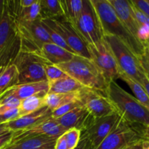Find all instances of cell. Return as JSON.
Instances as JSON below:
<instances>
[{
  "label": "cell",
  "instance_id": "obj_15",
  "mask_svg": "<svg viewBox=\"0 0 149 149\" xmlns=\"http://www.w3.org/2000/svg\"><path fill=\"white\" fill-rule=\"evenodd\" d=\"M128 31L140 41L141 25L135 18L130 1L127 0H108Z\"/></svg>",
  "mask_w": 149,
  "mask_h": 149
},
{
  "label": "cell",
  "instance_id": "obj_1",
  "mask_svg": "<svg viewBox=\"0 0 149 149\" xmlns=\"http://www.w3.org/2000/svg\"><path fill=\"white\" fill-rule=\"evenodd\" d=\"M97 15L102 34L113 36L121 41L138 59L144 55L143 44L132 36L116 15L108 0H90Z\"/></svg>",
  "mask_w": 149,
  "mask_h": 149
},
{
  "label": "cell",
  "instance_id": "obj_3",
  "mask_svg": "<svg viewBox=\"0 0 149 149\" xmlns=\"http://www.w3.org/2000/svg\"><path fill=\"white\" fill-rule=\"evenodd\" d=\"M55 65L86 88L106 93L109 84L91 60L75 55L68 62Z\"/></svg>",
  "mask_w": 149,
  "mask_h": 149
},
{
  "label": "cell",
  "instance_id": "obj_35",
  "mask_svg": "<svg viewBox=\"0 0 149 149\" xmlns=\"http://www.w3.org/2000/svg\"><path fill=\"white\" fill-rule=\"evenodd\" d=\"M20 117V112L19 109H14L9 110L4 113L0 114V124L7 123L10 121L15 120Z\"/></svg>",
  "mask_w": 149,
  "mask_h": 149
},
{
  "label": "cell",
  "instance_id": "obj_36",
  "mask_svg": "<svg viewBox=\"0 0 149 149\" xmlns=\"http://www.w3.org/2000/svg\"><path fill=\"white\" fill-rule=\"evenodd\" d=\"M130 3L131 7H132V12H133L134 15H135V18L137 19V20L138 21V23L141 25V26H144L146 27H147L149 29V18L147 16H146L142 12L140 11L138 8L135 7V6L132 4V3L131 2L130 0Z\"/></svg>",
  "mask_w": 149,
  "mask_h": 149
},
{
  "label": "cell",
  "instance_id": "obj_33",
  "mask_svg": "<svg viewBox=\"0 0 149 149\" xmlns=\"http://www.w3.org/2000/svg\"><path fill=\"white\" fill-rule=\"evenodd\" d=\"M81 131L75 128L68 130L63 134L69 149H74L78 146L81 138Z\"/></svg>",
  "mask_w": 149,
  "mask_h": 149
},
{
  "label": "cell",
  "instance_id": "obj_41",
  "mask_svg": "<svg viewBox=\"0 0 149 149\" xmlns=\"http://www.w3.org/2000/svg\"><path fill=\"white\" fill-rule=\"evenodd\" d=\"M54 149H69L63 135H61L57 138Z\"/></svg>",
  "mask_w": 149,
  "mask_h": 149
},
{
  "label": "cell",
  "instance_id": "obj_37",
  "mask_svg": "<svg viewBox=\"0 0 149 149\" xmlns=\"http://www.w3.org/2000/svg\"><path fill=\"white\" fill-rule=\"evenodd\" d=\"M130 1L149 18V0H130Z\"/></svg>",
  "mask_w": 149,
  "mask_h": 149
},
{
  "label": "cell",
  "instance_id": "obj_46",
  "mask_svg": "<svg viewBox=\"0 0 149 149\" xmlns=\"http://www.w3.org/2000/svg\"><path fill=\"white\" fill-rule=\"evenodd\" d=\"M143 135L145 141H149V125L144 127Z\"/></svg>",
  "mask_w": 149,
  "mask_h": 149
},
{
  "label": "cell",
  "instance_id": "obj_31",
  "mask_svg": "<svg viewBox=\"0 0 149 149\" xmlns=\"http://www.w3.org/2000/svg\"><path fill=\"white\" fill-rule=\"evenodd\" d=\"M21 100L10 95H1L0 97V114L9 110L19 108Z\"/></svg>",
  "mask_w": 149,
  "mask_h": 149
},
{
  "label": "cell",
  "instance_id": "obj_24",
  "mask_svg": "<svg viewBox=\"0 0 149 149\" xmlns=\"http://www.w3.org/2000/svg\"><path fill=\"white\" fill-rule=\"evenodd\" d=\"M40 20L64 18L60 0H40Z\"/></svg>",
  "mask_w": 149,
  "mask_h": 149
},
{
  "label": "cell",
  "instance_id": "obj_25",
  "mask_svg": "<svg viewBox=\"0 0 149 149\" xmlns=\"http://www.w3.org/2000/svg\"><path fill=\"white\" fill-rule=\"evenodd\" d=\"M83 0H63L61 1V7L63 11L64 19L74 24L81 15L83 9Z\"/></svg>",
  "mask_w": 149,
  "mask_h": 149
},
{
  "label": "cell",
  "instance_id": "obj_10",
  "mask_svg": "<svg viewBox=\"0 0 149 149\" xmlns=\"http://www.w3.org/2000/svg\"><path fill=\"white\" fill-rule=\"evenodd\" d=\"M41 20L56 31L76 55L90 60L87 44L81 39L71 23L64 18Z\"/></svg>",
  "mask_w": 149,
  "mask_h": 149
},
{
  "label": "cell",
  "instance_id": "obj_5",
  "mask_svg": "<svg viewBox=\"0 0 149 149\" xmlns=\"http://www.w3.org/2000/svg\"><path fill=\"white\" fill-rule=\"evenodd\" d=\"M109 45L120 73L126 74L140 83L144 72L140 60L121 42L113 36H103Z\"/></svg>",
  "mask_w": 149,
  "mask_h": 149
},
{
  "label": "cell",
  "instance_id": "obj_9",
  "mask_svg": "<svg viewBox=\"0 0 149 149\" xmlns=\"http://www.w3.org/2000/svg\"><path fill=\"white\" fill-rule=\"evenodd\" d=\"M90 60L101 72L109 84L119 79L120 71L114 57L104 39L96 45H87Z\"/></svg>",
  "mask_w": 149,
  "mask_h": 149
},
{
  "label": "cell",
  "instance_id": "obj_30",
  "mask_svg": "<svg viewBox=\"0 0 149 149\" xmlns=\"http://www.w3.org/2000/svg\"><path fill=\"white\" fill-rule=\"evenodd\" d=\"M45 73L46 76V79L49 84L68 76L57 65L47 63H45Z\"/></svg>",
  "mask_w": 149,
  "mask_h": 149
},
{
  "label": "cell",
  "instance_id": "obj_28",
  "mask_svg": "<svg viewBox=\"0 0 149 149\" xmlns=\"http://www.w3.org/2000/svg\"><path fill=\"white\" fill-rule=\"evenodd\" d=\"M119 79L123 80V81L129 86L130 88L131 89L132 93L135 95V98H136L141 104L143 105L145 107H146L149 110L148 96V95H147L146 92L145 91L144 88L143 87V86L141 85L139 82H138V81H135V79H132L131 77H128L127 75L123 74V73H120Z\"/></svg>",
  "mask_w": 149,
  "mask_h": 149
},
{
  "label": "cell",
  "instance_id": "obj_2",
  "mask_svg": "<svg viewBox=\"0 0 149 149\" xmlns=\"http://www.w3.org/2000/svg\"><path fill=\"white\" fill-rule=\"evenodd\" d=\"M105 95L113 105L118 114L125 121L133 125L148 126V109L116 81H111L108 84Z\"/></svg>",
  "mask_w": 149,
  "mask_h": 149
},
{
  "label": "cell",
  "instance_id": "obj_19",
  "mask_svg": "<svg viewBox=\"0 0 149 149\" xmlns=\"http://www.w3.org/2000/svg\"><path fill=\"white\" fill-rule=\"evenodd\" d=\"M56 140L49 136L33 137L12 143L5 149H54Z\"/></svg>",
  "mask_w": 149,
  "mask_h": 149
},
{
  "label": "cell",
  "instance_id": "obj_13",
  "mask_svg": "<svg viewBox=\"0 0 149 149\" xmlns=\"http://www.w3.org/2000/svg\"><path fill=\"white\" fill-rule=\"evenodd\" d=\"M66 131V130L58 123L56 119L50 118L31 128L13 132L10 143L22 139L39 136H49L58 138L61 135H63Z\"/></svg>",
  "mask_w": 149,
  "mask_h": 149
},
{
  "label": "cell",
  "instance_id": "obj_42",
  "mask_svg": "<svg viewBox=\"0 0 149 149\" xmlns=\"http://www.w3.org/2000/svg\"><path fill=\"white\" fill-rule=\"evenodd\" d=\"M140 84L143 86V87L144 88L145 91L146 92L147 95L148 96L149 98V79L148 77H147L146 74L145 73V71L143 74L142 77L141 78V81H140Z\"/></svg>",
  "mask_w": 149,
  "mask_h": 149
},
{
  "label": "cell",
  "instance_id": "obj_8",
  "mask_svg": "<svg viewBox=\"0 0 149 149\" xmlns=\"http://www.w3.org/2000/svg\"><path fill=\"white\" fill-rule=\"evenodd\" d=\"M83 9L75 23L71 24L87 45H96L103 39L100 24L90 0H83Z\"/></svg>",
  "mask_w": 149,
  "mask_h": 149
},
{
  "label": "cell",
  "instance_id": "obj_11",
  "mask_svg": "<svg viewBox=\"0 0 149 149\" xmlns=\"http://www.w3.org/2000/svg\"><path fill=\"white\" fill-rule=\"evenodd\" d=\"M79 101L95 119L118 113L116 109L106 95L90 88L79 92Z\"/></svg>",
  "mask_w": 149,
  "mask_h": 149
},
{
  "label": "cell",
  "instance_id": "obj_23",
  "mask_svg": "<svg viewBox=\"0 0 149 149\" xmlns=\"http://www.w3.org/2000/svg\"><path fill=\"white\" fill-rule=\"evenodd\" d=\"M16 33L14 21L4 7V12L0 18V49L10 42Z\"/></svg>",
  "mask_w": 149,
  "mask_h": 149
},
{
  "label": "cell",
  "instance_id": "obj_27",
  "mask_svg": "<svg viewBox=\"0 0 149 149\" xmlns=\"http://www.w3.org/2000/svg\"><path fill=\"white\" fill-rule=\"evenodd\" d=\"M17 71L15 65H11L0 69V96L8 89L16 85Z\"/></svg>",
  "mask_w": 149,
  "mask_h": 149
},
{
  "label": "cell",
  "instance_id": "obj_47",
  "mask_svg": "<svg viewBox=\"0 0 149 149\" xmlns=\"http://www.w3.org/2000/svg\"><path fill=\"white\" fill-rule=\"evenodd\" d=\"M4 0H0V18L1 17L4 12Z\"/></svg>",
  "mask_w": 149,
  "mask_h": 149
},
{
  "label": "cell",
  "instance_id": "obj_43",
  "mask_svg": "<svg viewBox=\"0 0 149 149\" xmlns=\"http://www.w3.org/2000/svg\"><path fill=\"white\" fill-rule=\"evenodd\" d=\"M35 1L36 0H20L19 1V3H20V6L21 8H26V7H29L32 5Z\"/></svg>",
  "mask_w": 149,
  "mask_h": 149
},
{
  "label": "cell",
  "instance_id": "obj_14",
  "mask_svg": "<svg viewBox=\"0 0 149 149\" xmlns=\"http://www.w3.org/2000/svg\"><path fill=\"white\" fill-rule=\"evenodd\" d=\"M94 119L95 118L81 105L57 119L56 121L66 130L75 128L83 132L90 126Z\"/></svg>",
  "mask_w": 149,
  "mask_h": 149
},
{
  "label": "cell",
  "instance_id": "obj_17",
  "mask_svg": "<svg viewBox=\"0 0 149 149\" xmlns=\"http://www.w3.org/2000/svg\"><path fill=\"white\" fill-rule=\"evenodd\" d=\"M48 91H49V84L47 81H42L39 82L16 84L8 89L1 95L13 96L22 100L36 95H46L47 93H48Z\"/></svg>",
  "mask_w": 149,
  "mask_h": 149
},
{
  "label": "cell",
  "instance_id": "obj_26",
  "mask_svg": "<svg viewBox=\"0 0 149 149\" xmlns=\"http://www.w3.org/2000/svg\"><path fill=\"white\" fill-rule=\"evenodd\" d=\"M46 95L39 94L22 100L19 106L20 117L30 114L45 106V96Z\"/></svg>",
  "mask_w": 149,
  "mask_h": 149
},
{
  "label": "cell",
  "instance_id": "obj_38",
  "mask_svg": "<svg viewBox=\"0 0 149 149\" xmlns=\"http://www.w3.org/2000/svg\"><path fill=\"white\" fill-rule=\"evenodd\" d=\"M13 132H9L7 133L0 135V149H5L11 143Z\"/></svg>",
  "mask_w": 149,
  "mask_h": 149
},
{
  "label": "cell",
  "instance_id": "obj_34",
  "mask_svg": "<svg viewBox=\"0 0 149 149\" xmlns=\"http://www.w3.org/2000/svg\"><path fill=\"white\" fill-rule=\"evenodd\" d=\"M80 106H81V103H80V101H74L72 102V103H69L68 104L64 105V106H61V107L58 108V109L52 111V118L55 119H58V118L68 113V112L72 111L75 108L79 107Z\"/></svg>",
  "mask_w": 149,
  "mask_h": 149
},
{
  "label": "cell",
  "instance_id": "obj_45",
  "mask_svg": "<svg viewBox=\"0 0 149 149\" xmlns=\"http://www.w3.org/2000/svg\"><path fill=\"white\" fill-rule=\"evenodd\" d=\"M142 142H138L136 143L133 144V145L130 146V147H128L127 149H142Z\"/></svg>",
  "mask_w": 149,
  "mask_h": 149
},
{
  "label": "cell",
  "instance_id": "obj_22",
  "mask_svg": "<svg viewBox=\"0 0 149 149\" xmlns=\"http://www.w3.org/2000/svg\"><path fill=\"white\" fill-rule=\"evenodd\" d=\"M85 88L74 79L67 76L49 84V93H78Z\"/></svg>",
  "mask_w": 149,
  "mask_h": 149
},
{
  "label": "cell",
  "instance_id": "obj_50",
  "mask_svg": "<svg viewBox=\"0 0 149 149\" xmlns=\"http://www.w3.org/2000/svg\"><path fill=\"white\" fill-rule=\"evenodd\" d=\"M145 73H146V74L147 77H148V79H149V72H146V71H145Z\"/></svg>",
  "mask_w": 149,
  "mask_h": 149
},
{
  "label": "cell",
  "instance_id": "obj_32",
  "mask_svg": "<svg viewBox=\"0 0 149 149\" xmlns=\"http://www.w3.org/2000/svg\"><path fill=\"white\" fill-rule=\"evenodd\" d=\"M41 21H42V20H41ZM42 24H43L44 27H45V30H46L47 32L48 35H49V39H50L51 42H52V43L55 44V45H58V46L61 47L63 48V49H65V50L68 51V52H70L71 53H73V54H74V55H76L75 52H74V51H73L72 49H71V48L68 46V45H67V44L65 43V41H64L63 39L61 37V36H60V35L58 34L56 31H55L53 29H51L49 26H48L47 25L45 24V23H44L42 21Z\"/></svg>",
  "mask_w": 149,
  "mask_h": 149
},
{
  "label": "cell",
  "instance_id": "obj_18",
  "mask_svg": "<svg viewBox=\"0 0 149 149\" xmlns=\"http://www.w3.org/2000/svg\"><path fill=\"white\" fill-rule=\"evenodd\" d=\"M36 55L41 57L46 63L52 65L68 62L77 55L51 42L44 44Z\"/></svg>",
  "mask_w": 149,
  "mask_h": 149
},
{
  "label": "cell",
  "instance_id": "obj_20",
  "mask_svg": "<svg viewBox=\"0 0 149 149\" xmlns=\"http://www.w3.org/2000/svg\"><path fill=\"white\" fill-rule=\"evenodd\" d=\"M21 51V42L17 32L10 42L0 49V69L14 63Z\"/></svg>",
  "mask_w": 149,
  "mask_h": 149
},
{
  "label": "cell",
  "instance_id": "obj_49",
  "mask_svg": "<svg viewBox=\"0 0 149 149\" xmlns=\"http://www.w3.org/2000/svg\"><path fill=\"white\" fill-rule=\"evenodd\" d=\"M144 46H145L146 49H148V50L149 51V37L146 39V41L144 42Z\"/></svg>",
  "mask_w": 149,
  "mask_h": 149
},
{
  "label": "cell",
  "instance_id": "obj_44",
  "mask_svg": "<svg viewBox=\"0 0 149 149\" xmlns=\"http://www.w3.org/2000/svg\"><path fill=\"white\" fill-rule=\"evenodd\" d=\"M11 132V131L9 130L6 123L0 124V135H4V134L7 133V132Z\"/></svg>",
  "mask_w": 149,
  "mask_h": 149
},
{
  "label": "cell",
  "instance_id": "obj_48",
  "mask_svg": "<svg viewBox=\"0 0 149 149\" xmlns=\"http://www.w3.org/2000/svg\"><path fill=\"white\" fill-rule=\"evenodd\" d=\"M142 149H149V141H143L142 142Z\"/></svg>",
  "mask_w": 149,
  "mask_h": 149
},
{
  "label": "cell",
  "instance_id": "obj_7",
  "mask_svg": "<svg viewBox=\"0 0 149 149\" xmlns=\"http://www.w3.org/2000/svg\"><path fill=\"white\" fill-rule=\"evenodd\" d=\"M45 63L36 54L20 51L13 63L17 71V84L47 81L45 73Z\"/></svg>",
  "mask_w": 149,
  "mask_h": 149
},
{
  "label": "cell",
  "instance_id": "obj_4",
  "mask_svg": "<svg viewBox=\"0 0 149 149\" xmlns=\"http://www.w3.org/2000/svg\"><path fill=\"white\" fill-rule=\"evenodd\" d=\"M144 127L131 125L120 116L113 130L96 149H127L136 143L145 141Z\"/></svg>",
  "mask_w": 149,
  "mask_h": 149
},
{
  "label": "cell",
  "instance_id": "obj_40",
  "mask_svg": "<svg viewBox=\"0 0 149 149\" xmlns=\"http://www.w3.org/2000/svg\"><path fill=\"white\" fill-rule=\"evenodd\" d=\"M74 149H93V148H92L91 144L89 142L88 139L84 135L81 134L79 143Z\"/></svg>",
  "mask_w": 149,
  "mask_h": 149
},
{
  "label": "cell",
  "instance_id": "obj_6",
  "mask_svg": "<svg viewBox=\"0 0 149 149\" xmlns=\"http://www.w3.org/2000/svg\"><path fill=\"white\" fill-rule=\"evenodd\" d=\"M15 25L20 38L22 52L36 54L44 44L51 42L40 19L32 22L18 20Z\"/></svg>",
  "mask_w": 149,
  "mask_h": 149
},
{
  "label": "cell",
  "instance_id": "obj_21",
  "mask_svg": "<svg viewBox=\"0 0 149 149\" xmlns=\"http://www.w3.org/2000/svg\"><path fill=\"white\" fill-rule=\"evenodd\" d=\"M74 101H79V92L71 93H48L45 96V106H47L52 111L64 105Z\"/></svg>",
  "mask_w": 149,
  "mask_h": 149
},
{
  "label": "cell",
  "instance_id": "obj_29",
  "mask_svg": "<svg viewBox=\"0 0 149 149\" xmlns=\"http://www.w3.org/2000/svg\"><path fill=\"white\" fill-rule=\"evenodd\" d=\"M40 0H36V1L30 7H26V8H21L18 20L28 22L39 20L40 19Z\"/></svg>",
  "mask_w": 149,
  "mask_h": 149
},
{
  "label": "cell",
  "instance_id": "obj_16",
  "mask_svg": "<svg viewBox=\"0 0 149 149\" xmlns=\"http://www.w3.org/2000/svg\"><path fill=\"white\" fill-rule=\"evenodd\" d=\"M50 118H52V111L45 106L33 113L10 121L6 125L9 130L15 132L33 127Z\"/></svg>",
  "mask_w": 149,
  "mask_h": 149
},
{
  "label": "cell",
  "instance_id": "obj_39",
  "mask_svg": "<svg viewBox=\"0 0 149 149\" xmlns=\"http://www.w3.org/2000/svg\"><path fill=\"white\" fill-rule=\"evenodd\" d=\"M141 66L146 72H149V51L146 49L144 55L140 58Z\"/></svg>",
  "mask_w": 149,
  "mask_h": 149
},
{
  "label": "cell",
  "instance_id": "obj_12",
  "mask_svg": "<svg viewBox=\"0 0 149 149\" xmlns=\"http://www.w3.org/2000/svg\"><path fill=\"white\" fill-rule=\"evenodd\" d=\"M120 116L118 113H113L95 119L90 126L81 134L88 139L93 149H96L113 130Z\"/></svg>",
  "mask_w": 149,
  "mask_h": 149
}]
</instances>
